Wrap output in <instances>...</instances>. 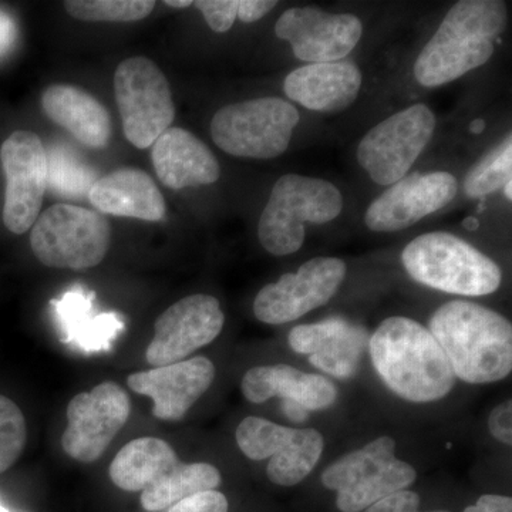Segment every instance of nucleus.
I'll list each match as a JSON object with an SVG mask.
<instances>
[{
	"mask_svg": "<svg viewBox=\"0 0 512 512\" xmlns=\"http://www.w3.org/2000/svg\"><path fill=\"white\" fill-rule=\"evenodd\" d=\"M377 375L400 399L431 403L454 389L456 376L429 328L404 316H392L369 338Z\"/></svg>",
	"mask_w": 512,
	"mask_h": 512,
	"instance_id": "f257e3e1",
	"label": "nucleus"
},
{
	"mask_svg": "<svg viewBox=\"0 0 512 512\" xmlns=\"http://www.w3.org/2000/svg\"><path fill=\"white\" fill-rule=\"evenodd\" d=\"M429 330L456 379L490 384L510 376L511 322L493 309L470 301H450L431 316Z\"/></svg>",
	"mask_w": 512,
	"mask_h": 512,
	"instance_id": "f03ea898",
	"label": "nucleus"
},
{
	"mask_svg": "<svg viewBox=\"0 0 512 512\" xmlns=\"http://www.w3.org/2000/svg\"><path fill=\"white\" fill-rule=\"evenodd\" d=\"M507 28V8L498 0H461L421 50L414 77L424 87L454 82L494 55V40Z\"/></svg>",
	"mask_w": 512,
	"mask_h": 512,
	"instance_id": "7ed1b4c3",
	"label": "nucleus"
},
{
	"mask_svg": "<svg viewBox=\"0 0 512 512\" xmlns=\"http://www.w3.org/2000/svg\"><path fill=\"white\" fill-rule=\"evenodd\" d=\"M402 262L414 281L453 295H491L503 281L493 259L448 232H429L413 239L404 248Z\"/></svg>",
	"mask_w": 512,
	"mask_h": 512,
	"instance_id": "20e7f679",
	"label": "nucleus"
},
{
	"mask_svg": "<svg viewBox=\"0 0 512 512\" xmlns=\"http://www.w3.org/2000/svg\"><path fill=\"white\" fill-rule=\"evenodd\" d=\"M342 210L343 197L336 185L322 178L282 175L259 220V242L269 254H295L305 242L306 222L328 224Z\"/></svg>",
	"mask_w": 512,
	"mask_h": 512,
	"instance_id": "39448f33",
	"label": "nucleus"
},
{
	"mask_svg": "<svg viewBox=\"0 0 512 512\" xmlns=\"http://www.w3.org/2000/svg\"><path fill=\"white\" fill-rule=\"evenodd\" d=\"M396 441L383 436L345 454L322 474L323 487L335 491L342 512H363L383 498L407 490L417 473L394 454Z\"/></svg>",
	"mask_w": 512,
	"mask_h": 512,
	"instance_id": "423d86ee",
	"label": "nucleus"
},
{
	"mask_svg": "<svg viewBox=\"0 0 512 512\" xmlns=\"http://www.w3.org/2000/svg\"><path fill=\"white\" fill-rule=\"evenodd\" d=\"M111 227L100 212L55 204L37 217L30 247L43 265L84 271L101 264L109 252Z\"/></svg>",
	"mask_w": 512,
	"mask_h": 512,
	"instance_id": "0eeeda50",
	"label": "nucleus"
},
{
	"mask_svg": "<svg viewBox=\"0 0 512 512\" xmlns=\"http://www.w3.org/2000/svg\"><path fill=\"white\" fill-rule=\"evenodd\" d=\"M299 119L288 101L261 97L218 110L211 121V136L229 156L269 160L288 150Z\"/></svg>",
	"mask_w": 512,
	"mask_h": 512,
	"instance_id": "6e6552de",
	"label": "nucleus"
},
{
	"mask_svg": "<svg viewBox=\"0 0 512 512\" xmlns=\"http://www.w3.org/2000/svg\"><path fill=\"white\" fill-rule=\"evenodd\" d=\"M114 92L128 143L144 150L171 127L175 117L170 83L153 60L131 57L117 67Z\"/></svg>",
	"mask_w": 512,
	"mask_h": 512,
	"instance_id": "1a4fd4ad",
	"label": "nucleus"
},
{
	"mask_svg": "<svg viewBox=\"0 0 512 512\" xmlns=\"http://www.w3.org/2000/svg\"><path fill=\"white\" fill-rule=\"evenodd\" d=\"M436 116L424 104L393 114L373 127L357 147V163L379 185H393L409 173L430 143Z\"/></svg>",
	"mask_w": 512,
	"mask_h": 512,
	"instance_id": "9d476101",
	"label": "nucleus"
},
{
	"mask_svg": "<svg viewBox=\"0 0 512 512\" xmlns=\"http://www.w3.org/2000/svg\"><path fill=\"white\" fill-rule=\"evenodd\" d=\"M131 416L130 396L114 382H103L90 392L76 394L67 406L64 453L80 463L103 456Z\"/></svg>",
	"mask_w": 512,
	"mask_h": 512,
	"instance_id": "9b49d317",
	"label": "nucleus"
},
{
	"mask_svg": "<svg viewBox=\"0 0 512 512\" xmlns=\"http://www.w3.org/2000/svg\"><path fill=\"white\" fill-rule=\"evenodd\" d=\"M0 161L6 177L3 224L13 234L22 235L35 225L45 200V144L32 131H15L3 141Z\"/></svg>",
	"mask_w": 512,
	"mask_h": 512,
	"instance_id": "f8f14e48",
	"label": "nucleus"
},
{
	"mask_svg": "<svg viewBox=\"0 0 512 512\" xmlns=\"http://www.w3.org/2000/svg\"><path fill=\"white\" fill-rule=\"evenodd\" d=\"M346 264L338 258H313L296 274L282 275L259 291L254 313L266 325H285L326 305L346 278Z\"/></svg>",
	"mask_w": 512,
	"mask_h": 512,
	"instance_id": "ddd939ff",
	"label": "nucleus"
},
{
	"mask_svg": "<svg viewBox=\"0 0 512 512\" xmlns=\"http://www.w3.org/2000/svg\"><path fill=\"white\" fill-rule=\"evenodd\" d=\"M225 315L214 296L197 293L175 302L154 325V338L146 350L151 367L188 359L210 345L224 329Z\"/></svg>",
	"mask_w": 512,
	"mask_h": 512,
	"instance_id": "4468645a",
	"label": "nucleus"
},
{
	"mask_svg": "<svg viewBox=\"0 0 512 512\" xmlns=\"http://www.w3.org/2000/svg\"><path fill=\"white\" fill-rule=\"evenodd\" d=\"M275 33L292 46L293 55L302 62L335 63L355 49L363 26L355 15H332L306 6L286 10L276 22Z\"/></svg>",
	"mask_w": 512,
	"mask_h": 512,
	"instance_id": "2eb2a0df",
	"label": "nucleus"
},
{
	"mask_svg": "<svg viewBox=\"0 0 512 512\" xmlns=\"http://www.w3.org/2000/svg\"><path fill=\"white\" fill-rule=\"evenodd\" d=\"M457 191L456 177L444 171L406 175L367 208V228L375 232H396L412 227L450 204Z\"/></svg>",
	"mask_w": 512,
	"mask_h": 512,
	"instance_id": "dca6fc26",
	"label": "nucleus"
},
{
	"mask_svg": "<svg viewBox=\"0 0 512 512\" xmlns=\"http://www.w3.org/2000/svg\"><path fill=\"white\" fill-rule=\"evenodd\" d=\"M215 379V366L208 357L197 356L171 365L153 367L127 377L134 393L153 400L158 420H183Z\"/></svg>",
	"mask_w": 512,
	"mask_h": 512,
	"instance_id": "f3484780",
	"label": "nucleus"
},
{
	"mask_svg": "<svg viewBox=\"0 0 512 512\" xmlns=\"http://www.w3.org/2000/svg\"><path fill=\"white\" fill-rule=\"evenodd\" d=\"M288 343L293 352L308 356L309 363L320 372L350 379L359 370L369 333L349 320L329 318L296 326L289 332Z\"/></svg>",
	"mask_w": 512,
	"mask_h": 512,
	"instance_id": "a211bd4d",
	"label": "nucleus"
},
{
	"mask_svg": "<svg viewBox=\"0 0 512 512\" xmlns=\"http://www.w3.org/2000/svg\"><path fill=\"white\" fill-rule=\"evenodd\" d=\"M241 392L255 404L281 397L282 403L295 404L306 413L329 409L338 400V387L328 377L284 363L249 369L242 377Z\"/></svg>",
	"mask_w": 512,
	"mask_h": 512,
	"instance_id": "6ab92c4d",
	"label": "nucleus"
},
{
	"mask_svg": "<svg viewBox=\"0 0 512 512\" xmlns=\"http://www.w3.org/2000/svg\"><path fill=\"white\" fill-rule=\"evenodd\" d=\"M154 170L171 190L217 183L220 164L200 138L180 127L165 130L151 150Z\"/></svg>",
	"mask_w": 512,
	"mask_h": 512,
	"instance_id": "aec40b11",
	"label": "nucleus"
},
{
	"mask_svg": "<svg viewBox=\"0 0 512 512\" xmlns=\"http://www.w3.org/2000/svg\"><path fill=\"white\" fill-rule=\"evenodd\" d=\"M362 87V72L352 62L306 64L286 76L289 99L305 109L335 113L352 106Z\"/></svg>",
	"mask_w": 512,
	"mask_h": 512,
	"instance_id": "412c9836",
	"label": "nucleus"
},
{
	"mask_svg": "<svg viewBox=\"0 0 512 512\" xmlns=\"http://www.w3.org/2000/svg\"><path fill=\"white\" fill-rule=\"evenodd\" d=\"M100 214L157 222L165 215V202L153 178L138 168H120L97 178L89 192Z\"/></svg>",
	"mask_w": 512,
	"mask_h": 512,
	"instance_id": "4be33fe9",
	"label": "nucleus"
},
{
	"mask_svg": "<svg viewBox=\"0 0 512 512\" xmlns=\"http://www.w3.org/2000/svg\"><path fill=\"white\" fill-rule=\"evenodd\" d=\"M94 299L96 293L79 286L52 301L63 342L87 353L109 350L124 330V320L119 313L100 312Z\"/></svg>",
	"mask_w": 512,
	"mask_h": 512,
	"instance_id": "5701e85b",
	"label": "nucleus"
},
{
	"mask_svg": "<svg viewBox=\"0 0 512 512\" xmlns=\"http://www.w3.org/2000/svg\"><path fill=\"white\" fill-rule=\"evenodd\" d=\"M42 107L53 123L69 131L83 146L100 150L109 144V111L92 94L69 84H55L43 93Z\"/></svg>",
	"mask_w": 512,
	"mask_h": 512,
	"instance_id": "b1692460",
	"label": "nucleus"
},
{
	"mask_svg": "<svg viewBox=\"0 0 512 512\" xmlns=\"http://www.w3.org/2000/svg\"><path fill=\"white\" fill-rule=\"evenodd\" d=\"M180 463V458L167 441L140 437L121 448L111 463L109 474L120 490L143 493L173 473Z\"/></svg>",
	"mask_w": 512,
	"mask_h": 512,
	"instance_id": "393cba45",
	"label": "nucleus"
},
{
	"mask_svg": "<svg viewBox=\"0 0 512 512\" xmlns=\"http://www.w3.org/2000/svg\"><path fill=\"white\" fill-rule=\"evenodd\" d=\"M221 483L220 470L212 464L181 461L163 481L141 493V505L150 512L164 511L194 495L217 491Z\"/></svg>",
	"mask_w": 512,
	"mask_h": 512,
	"instance_id": "a878e982",
	"label": "nucleus"
},
{
	"mask_svg": "<svg viewBox=\"0 0 512 512\" xmlns=\"http://www.w3.org/2000/svg\"><path fill=\"white\" fill-rule=\"evenodd\" d=\"M325 450V439L315 429H295L285 450L269 458L266 476L281 487H293L305 480L318 466Z\"/></svg>",
	"mask_w": 512,
	"mask_h": 512,
	"instance_id": "bb28decb",
	"label": "nucleus"
},
{
	"mask_svg": "<svg viewBox=\"0 0 512 512\" xmlns=\"http://www.w3.org/2000/svg\"><path fill=\"white\" fill-rule=\"evenodd\" d=\"M46 154L47 188L66 198L89 197L97 181L96 170L64 143L52 144Z\"/></svg>",
	"mask_w": 512,
	"mask_h": 512,
	"instance_id": "cd10ccee",
	"label": "nucleus"
},
{
	"mask_svg": "<svg viewBox=\"0 0 512 512\" xmlns=\"http://www.w3.org/2000/svg\"><path fill=\"white\" fill-rule=\"evenodd\" d=\"M295 429L262 419L249 416L239 423L235 439L239 450L249 460L264 461L276 456L291 443Z\"/></svg>",
	"mask_w": 512,
	"mask_h": 512,
	"instance_id": "c85d7f7f",
	"label": "nucleus"
},
{
	"mask_svg": "<svg viewBox=\"0 0 512 512\" xmlns=\"http://www.w3.org/2000/svg\"><path fill=\"white\" fill-rule=\"evenodd\" d=\"M511 171L512 138L508 134L500 146L483 157L476 167L471 168L464 180V191L470 198L485 197L512 180Z\"/></svg>",
	"mask_w": 512,
	"mask_h": 512,
	"instance_id": "c756f323",
	"label": "nucleus"
},
{
	"mask_svg": "<svg viewBox=\"0 0 512 512\" xmlns=\"http://www.w3.org/2000/svg\"><path fill=\"white\" fill-rule=\"evenodd\" d=\"M153 0H69L64 8L83 22H137L154 10Z\"/></svg>",
	"mask_w": 512,
	"mask_h": 512,
	"instance_id": "7c9ffc66",
	"label": "nucleus"
},
{
	"mask_svg": "<svg viewBox=\"0 0 512 512\" xmlns=\"http://www.w3.org/2000/svg\"><path fill=\"white\" fill-rule=\"evenodd\" d=\"M26 420L18 404L0 394V474L8 471L25 450Z\"/></svg>",
	"mask_w": 512,
	"mask_h": 512,
	"instance_id": "2f4dec72",
	"label": "nucleus"
},
{
	"mask_svg": "<svg viewBox=\"0 0 512 512\" xmlns=\"http://www.w3.org/2000/svg\"><path fill=\"white\" fill-rule=\"evenodd\" d=\"M194 6L201 10L208 26L217 33L228 32L237 19L238 0H198Z\"/></svg>",
	"mask_w": 512,
	"mask_h": 512,
	"instance_id": "473e14b6",
	"label": "nucleus"
},
{
	"mask_svg": "<svg viewBox=\"0 0 512 512\" xmlns=\"http://www.w3.org/2000/svg\"><path fill=\"white\" fill-rule=\"evenodd\" d=\"M228 510L229 504L224 494L220 491H208V493L187 498L161 512H228Z\"/></svg>",
	"mask_w": 512,
	"mask_h": 512,
	"instance_id": "72a5a7b5",
	"label": "nucleus"
},
{
	"mask_svg": "<svg viewBox=\"0 0 512 512\" xmlns=\"http://www.w3.org/2000/svg\"><path fill=\"white\" fill-rule=\"evenodd\" d=\"M363 512H450L447 510L420 511V495L403 490L389 495Z\"/></svg>",
	"mask_w": 512,
	"mask_h": 512,
	"instance_id": "f704fd0d",
	"label": "nucleus"
},
{
	"mask_svg": "<svg viewBox=\"0 0 512 512\" xmlns=\"http://www.w3.org/2000/svg\"><path fill=\"white\" fill-rule=\"evenodd\" d=\"M488 430L495 440L504 446L512 444V402L511 399L495 406L488 417Z\"/></svg>",
	"mask_w": 512,
	"mask_h": 512,
	"instance_id": "c9c22d12",
	"label": "nucleus"
},
{
	"mask_svg": "<svg viewBox=\"0 0 512 512\" xmlns=\"http://www.w3.org/2000/svg\"><path fill=\"white\" fill-rule=\"evenodd\" d=\"M278 2L272 0H238V15L244 23H254L268 15Z\"/></svg>",
	"mask_w": 512,
	"mask_h": 512,
	"instance_id": "e433bc0d",
	"label": "nucleus"
},
{
	"mask_svg": "<svg viewBox=\"0 0 512 512\" xmlns=\"http://www.w3.org/2000/svg\"><path fill=\"white\" fill-rule=\"evenodd\" d=\"M464 512H512V500L505 495L485 494Z\"/></svg>",
	"mask_w": 512,
	"mask_h": 512,
	"instance_id": "4c0bfd02",
	"label": "nucleus"
},
{
	"mask_svg": "<svg viewBox=\"0 0 512 512\" xmlns=\"http://www.w3.org/2000/svg\"><path fill=\"white\" fill-rule=\"evenodd\" d=\"M16 40L15 20L8 13L0 10V57L6 55Z\"/></svg>",
	"mask_w": 512,
	"mask_h": 512,
	"instance_id": "58836bf2",
	"label": "nucleus"
},
{
	"mask_svg": "<svg viewBox=\"0 0 512 512\" xmlns=\"http://www.w3.org/2000/svg\"><path fill=\"white\" fill-rule=\"evenodd\" d=\"M165 5L171 6V8H190V6L194 5V2H190V0H165Z\"/></svg>",
	"mask_w": 512,
	"mask_h": 512,
	"instance_id": "ea45409f",
	"label": "nucleus"
},
{
	"mask_svg": "<svg viewBox=\"0 0 512 512\" xmlns=\"http://www.w3.org/2000/svg\"><path fill=\"white\" fill-rule=\"evenodd\" d=\"M470 128H471V131H473V133H476V134L483 133L484 128H485V121L481 120V119L474 120L473 123H471Z\"/></svg>",
	"mask_w": 512,
	"mask_h": 512,
	"instance_id": "a19ab883",
	"label": "nucleus"
},
{
	"mask_svg": "<svg viewBox=\"0 0 512 512\" xmlns=\"http://www.w3.org/2000/svg\"><path fill=\"white\" fill-rule=\"evenodd\" d=\"M464 227L473 231V229L480 227V222H478L476 218H467V220L464 221Z\"/></svg>",
	"mask_w": 512,
	"mask_h": 512,
	"instance_id": "79ce46f5",
	"label": "nucleus"
},
{
	"mask_svg": "<svg viewBox=\"0 0 512 512\" xmlns=\"http://www.w3.org/2000/svg\"><path fill=\"white\" fill-rule=\"evenodd\" d=\"M512 180L508 181L507 184L504 185V194L505 197L508 198V200H511L512 198Z\"/></svg>",
	"mask_w": 512,
	"mask_h": 512,
	"instance_id": "37998d69",
	"label": "nucleus"
},
{
	"mask_svg": "<svg viewBox=\"0 0 512 512\" xmlns=\"http://www.w3.org/2000/svg\"><path fill=\"white\" fill-rule=\"evenodd\" d=\"M0 512H10V511L8 510V508L3 507V505L0 504Z\"/></svg>",
	"mask_w": 512,
	"mask_h": 512,
	"instance_id": "c03bdc74",
	"label": "nucleus"
}]
</instances>
